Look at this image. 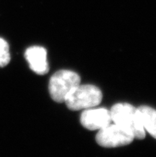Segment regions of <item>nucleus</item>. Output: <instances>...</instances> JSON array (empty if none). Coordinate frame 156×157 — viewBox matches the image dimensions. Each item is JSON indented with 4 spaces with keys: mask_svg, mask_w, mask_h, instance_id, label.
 <instances>
[{
    "mask_svg": "<svg viewBox=\"0 0 156 157\" xmlns=\"http://www.w3.org/2000/svg\"><path fill=\"white\" fill-rule=\"evenodd\" d=\"M112 121L133 133L135 139L142 140L146 136L142 115L138 108L128 103H118L110 110Z\"/></svg>",
    "mask_w": 156,
    "mask_h": 157,
    "instance_id": "nucleus-1",
    "label": "nucleus"
},
{
    "mask_svg": "<svg viewBox=\"0 0 156 157\" xmlns=\"http://www.w3.org/2000/svg\"><path fill=\"white\" fill-rule=\"evenodd\" d=\"M102 98V92L98 87L80 84L69 93L65 103L70 110L78 111L97 107L101 104Z\"/></svg>",
    "mask_w": 156,
    "mask_h": 157,
    "instance_id": "nucleus-2",
    "label": "nucleus"
},
{
    "mask_svg": "<svg viewBox=\"0 0 156 157\" xmlns=\"http://www.w3.org/2000/svg\"><path fill=\"white\" fill-rule=\"evenodd\" d=\"M81 84V78L76 72L61 70L50 78L49 91L52 99L57 103L65 102L69 93Z\"/></svg>",
    "mask_w": 156,
    "mask_h": 157,
    "instance_id": "nucleus-3",
    "label": "nucleus"
},
{
    "mask_svg": "<svg viewBox=\"0 0 156 157\" xmlns=\"http://www.w3.org/2000/svg\"><path fill=\"white\" fill-rule=\"evenodd\" d=\"M133 133L116 124H109L101 128L96 136V140L99 145L105 147H116L127 145L133 141Z\"/></svg>",
    "mask_w": 156,
    "mask_h": 157,
    "instance_id": "nucleus-4",
    "label": "nucleus"
},
{
    "mask_svg": "<svg viewBox=\"0 0 156 157\" xmlns=\"http://www.w3.org/2000/svg\"><path fill=\"white\" fill-rule=\"evenodd\" d=\"M111 122H112L111 112L105 108L88 109L81 115V124L89 130H100Z\"/></svg>",
    "mask_w": 156,
    "mask_h": 157,
    "instance_id": "nucleus-5",
    "label": "nucleus"
},
{
    "mask_svg": "<svg viewBox=\"0 0 156 157\" xmlns=\"http://www.w3.org/2000/svg\"><path fill=\"white\" fill-rule=\"evenodd\" d=\"M25 58L30 68L38 75H44L49 71L47 51L42 46H34L29 47L25 52Z\"/></svg>",
    "mask_w": 156,
    "mask_h": 157,
    "instance_id": "nucleus-6",
    "label": "nucleus"
},
{
    "mask_svg": "<svg viewBox=\"0 0 156 157\" xmlns=\"http://www.w3.org/2000/svg\"><path fill=\"white\" fill-rule=\"evenodd\" d=\"M138 109L142 115L145 131L156 140V109L147 105H141Z\"/></svg>",
    "mask_w": 156,
    "mask_h": 157,
    "instance_id": "nucleus-7",
    "label": "nucleus"
},
{
    "mask_svg": "<svg viewBox=\"0 0 156 157\" xmlns=\"http://www.w3.org/2000/svg\"><path fill=\"white\" fill-rule=\"evenodd\" d=\"M10 61V55L9 45L6 40L0 38V68L8 65Z\"/></svg>",
    "mask_w": 156,
    "mask_h": 157,
    "instance_id": "nucleus-8",
    "label": "nucleus"
}]
</instances>
